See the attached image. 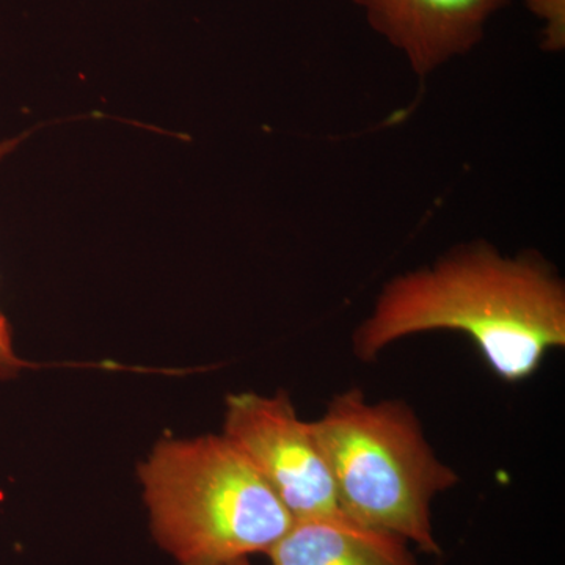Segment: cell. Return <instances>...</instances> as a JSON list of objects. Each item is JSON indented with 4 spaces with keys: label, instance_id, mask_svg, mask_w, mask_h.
<instances>
[{
    "label": "cell",
    "instance_id": "6",
    "mask_svg": "<svg viewBox=\"0 0 565 565\" xmlns=\"http://www.w3.org/2000/svg\"><path fill=\"white\" fill-rule=\"evenodd\" d=\"M266 555L270 565H418L399 535L348 515L294 520Z\"/></svg>",
    "mask_w": 565,
    "mask_h": 565
},
{
    "label": "cell",
    "instance_id": "9",
    "mask_svg": "<svg viewBox=\"0 0 565 565\" xmlns=\"http://www.w3.org/2000/svg\"><path fill=\"white\" fill-rule=\"evenodd\" d=\"M230 565H252V563H250V559H239V561H236V563H233Z\"/></svg>",
    "mask_w": 565,
    "mask_h": 565
},
{
    "label": "cell",
    "instance_id": "4",
    "mask_svg": "<svg viewBox=\"0 0 565 565\" xmlns=\"http://www.w3.org/2000/svg\"><path fill=\"white\" fill-rule=\"evenodd\" d=\"M222 434L250 460L294 520L345 515L311 424L299 418L288 393L232 394Z\"/></svg>",
    "mask_w": 565,
    "mask_h": 565
},
{
    "label": "cell",
    "instance_id": "3",
    "mask_svg": "<svg viewBox=\"0 0 565 565\" xmlns=\"http://www.w3.org/2000/svg\"><path fill=\"white\" fill-rule=\"evenodd\" d=\"M341 511L364 526L399 535L426 555H440L433 503L460 481L435 455L404 401L370 403L360 388L337 394L311 422Z\"/></svg>",
    "mask_w": 565,
    "mask_h": 565
},
{
    "label": "cell",
    "instance_id": "5",
    "mask_svg": "<svg viewBox=\"0 0 565 565\" xmlns=\"http://www.w3.org/2000/svg\"><path fill=\"white\" fill-rule=\"evenodd\" d=\"M367 24L403 54L419 77L481 43L487 25L511 0H351Z\"/></svg>",
    "mask_w": 565,
    "mask_h": 565
},
{
    "label": "cell",
    "instance_id": "1",
    "mask_svg": "<svg viewBox=\"0 0 565 565\" xmlns=\"http://www.w3.org/2000/svg\"><path fill=\"white\" fill-rule=\"evenodd\" d=\"M457 332L501 381L519 384L565 345V285L534 252L503 255L476 241L429 266L396 275L356 327L353 353L374 362L412 334Z\"/></svg>",
    "mask_w": 565,
    "mask_h": 565
},
{
    "label": "cell",
    "instance_id": "7",
    "mask_svg": "<svg viewBox=\"0 0 565 565\" xmlns=\"http://www.w3.org/2000/svg\"><path fill=\"white\" fill-rule=\"evenodd\" d=\"M527 10L542 22V50L561 52L565 47V0H526Z\"/></svg>",
    "mask_w": 565,
    "mask_h": 565
},
{
    "label": "cell",
    "instance_id": "2",
    "mask_svg": "<svg viewBox=\"0 0 565 565\" xmlns=\"http://www.w3.org/2000/svg\"><path fill=\"white\" fill-rule=\"evenodd\" d=\"M152 537L177 565H230L264 553L294 519L225 435L162 438L139 467Z\"/></svg>",
    "mask_w": 565,
    "mask_h": 565
},
{
    "label": "cell",
    "instance_id": "8",
    "mask_svg": "<svg viewBox=\"0 0 565 565\" xmlns=\"http://www.w3.org/2000/svg\"><path fill=\"white\" fill-rule=\"evenodd\" d=\"M18 143H20V139L2 141L0 143V161L6 156H9L18 147ZM28 367H31V363L25 362V360L18 355L13 344L10 323L2 311H0V382L18 377Z\"/></svg>",
    "mask_w": 565,
    "mask_h": 565
}]
</instances>
